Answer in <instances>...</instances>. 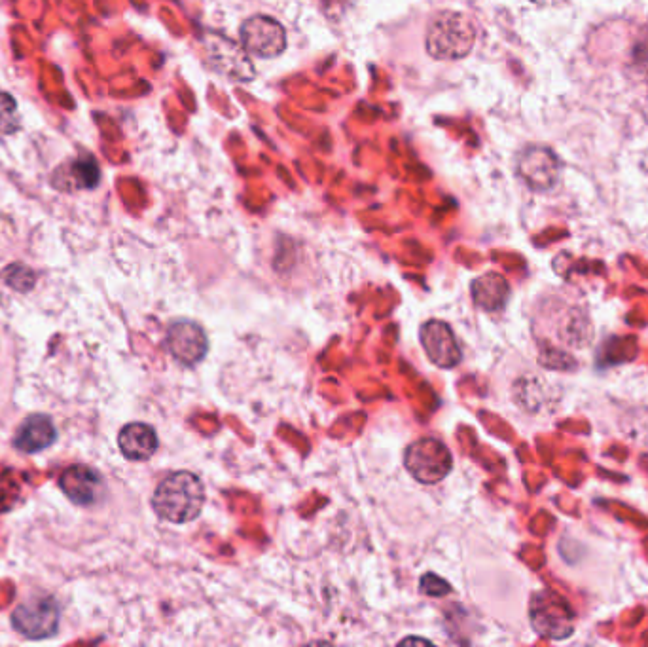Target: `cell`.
<instances>
[{"instance_id": "1", "label": "cell", "mask_w": 648, "mask_h": 647, "mask_svg": "<svg viewBox=\"0 0 648 647\" xmlns=\"http://www.w3.org/2000/svg\"><path fill=\"white\" fill-rule=\"evenodd\" d=\"M205 503V486L198 475L190 471H179L165 477L152 496V507L158 517L186 524L201 515Z\"/></svg>"}, {"instance_id": "2", "label": "cell", "mask_w": 648, "mask_h": 647, "mask_svg": "<svg viewBox=\"0 0 648 647\" xmlns=\"http://www.w3.org/2000/svg\"><path fill=\"white\" fill-rule=\"evenodd\" d=\"M476 23L461 12H442L432 18L427 29V52L440 61L467 57L476 44Z\"/></svg>"}, {"instance_id": "3", "label": "cell", "mask_w": 648, "mask_h": 647, "mask_svg": "<svg viewBox=\"0 0 648 647\" xmlns=\"http://www.w3.org/2000/svg\"><path fill=\"white\" fill-rule=\"evenodd\" d=\"M404 465L415 481L421 484H438L450 475L453 456L450 448L438 439H419L408 446Z\"/></svg>"}, {"instance_id": "4", "label": "cell", "mask_w": 648, "mask_h": 647, "mask_svg": "<svg viewBox=\"0 0 648 647\" xmlns=\"http://www.w3.org/2000/svg\"><path fill=\"white\" fill-rule=\"evenodd\" d=\"M516 175L535 192L556 188L561 177L558 154L544 145H527L516 156Z\"/></svg>"}, {"instance_id": "5", "label": "cell", "mask_w": 648, "mask_h": 647, "mask_svg": "<svg viewBox=\"0 0 648 647\" xmlns=\"http://www.w3.org/2000/svg\"><path fill=\"white\" fill-rule=\"evenodd\" d=\"M201 46L205 52L207 65L215 73L237 82L252 80L254 67L247 56L249 52L245 48H239L235 42L222 35H205L201 38Z\"/></svg>"}, {"instance_id": "6", "label": "cell", "mask_w": 648, "mask_h": 647, "mask_svg": "<svg viewBox=\"0 0 648 647\" xmlns=\"http://www.w3.org/2000/svg\"><path fill=\"white\" fill-rule=\"evenodd\" d=\"M12 627L29 640L50 638L59 627V608L52 598L19 604L12 613Z\"/></svg>"}, {"instance_id": "7", "label": "cell", "mask_w": 648, "mask_h": 647, "mask_svg": "<svg viewBox=\"0 0 648 647\" xmlns=\"http://www.w3.org/2000/svg\"><path fill=\"white\" fill-rule=\"evenodd\" d=\"M241 42L252 56L271 59L285 52L287 33L279 21L268 16H254L241 25Z\"/></svg>"}, {"instance_id": "8", "label": "cell", "mask_w": 648, "mask_h": 647, "mask_svg": "<svg viewBox=\"0 0 648 647\" xmlns=\"http://www.w3.org/2000/svg\"><path fill=\"white\" fill-rule=\"evenodd\" d=\"M531 623L540 636L567 638L573 630V611L550 592H540L531 604Z\"/></svg>"}, {"instance_id": "9", "label": "cell", "mask_w": 648, "mask_h": 647, "mask_svg": "<svg viewBox=\"0 0 648 647\" xmlns=\"http://www.w3.org/2000/svg\"><path fill=\"white\" fill-rule=\"evenodd\" d=\"M419 338L427 357L436 367L453 369L461 363V348L448 323L427 321L419 331Z\"/></svg>"}, {"instance_id": "10", "label": "cell", "mask_w": 648, "mask_h": 647, "mask_svg": "<svg viewBox=\"0 0 648 647\" xmlns=\"http://www.w3.org/2000/svg\"><path fill=\"white\" fill-rule=\"evenodd\" d=\"M59 486L65 496L82 507L95 505L105 496V479L99 471L88 465H71L63 471Z\"/></svg>"}, {"instance_id": "11", "label": "cell", "mask_w": 648, "mask_h": 647, "mask_svg": "<svg viewBox=\"0 0 648 647\" xmlns=\"http://www.w3.org/2000/svg\"><path fill=\"white\" fill-rule=\"evenodd\" d=\"M167 348L182 365H198L207 355V336L198 323L180 319L171 325L167 333Z\"/></svg>"}, {"instance_id": "12", "label": "cell", "mask_w": 648, "mask_h": 647, "mask_svg": "<svg viewBox=\"0 0 648 647\" xmlns=\"http://www.w3.org/2000/svg\"><path fill=\"white\" fill-rule=\"evenodd\" d=\"M118 446L127 460L146 462L158 450V435L154 427L143 422H133L120 431Z\"/></svg>"}, {"instance_id": "13", "label": "cell", "mask_w": 648, "mask_h": 647, "mask_svg": "<svg viewBox=\"0 0 648 647\" xmlns=\"http://www.w3.org/2000/svg\"><path fill=\"white\" fill-rule=\"evenodd\" d=\"M57 441V429L54 422L44 414L29 416L14 437V446L21 452L35 454L44 448H50Z\"/></svg>"}, {"instance_id": "14", "label": "cell", "mask_w": 648, "mask_h": 647, "mask_svg": "<svg viewBox=\"0 0 648 647\" xmlns=\"http://www.w3.org/2000/svg\"><path fill=\"white\" fill-rule=\"evenodd\" d=\"M508 283L499 274H486L472 283L474 302L487 312L501 310L508 298Z\"/></svg>"}, {"instance_id": "15", "label": "cell", "mask_w": 648, "mask_h": 647, "mask_svg": "<svg viewBox=\"0 0 648 647\" xmlns=\"http://www.w3.org/2000/svg\"><path fill=\"white\" fill-rule=\"evenodd\" d=\"M99 179H101V171L93 156H82L71 162L69 181L74 183V188H95Z\"/></svg>"}, {"instance_id": "16", "label": "cell", "mask_w": 648, "mask_h": 647, "mask_svg": "<svg viewBox=\"0 0 648 647\" xmlns=\"http://www.w3.org/2000/svg\"><path fill=\"white\" fill-rule=\"evenodd\" d=\"M19 131L18 103L10 93H0V133L12 135Z\"/></svg>"}, {"instance_id": "17", "label": "cell", "mask_w": 648, "mask_h": 647, "mask_svg": "<svg viewBox=\"0 0 648 647\" xmlns=\"http://www.w3.org/2000/svg\"><path fill=\"white\" fill-rule=\"evenodd\" d=\"M4 278H6L10 287H14L18 291H27L35 283V274L25 266H10L6 270V274H4Z\"/></svg>"}, {"instance_id": "18", "label": "cell", "mask_w": 648, "mask_h": 647, "mask_svg": "<svg viewBox=\"0 0 648 647\" xmlns=\"http://www.w3.org/2000/svg\"><path fill=\"white\" fill-rule=\"evenodd\" d=\"M421 591L425 592L427 596H436V598L438 596H446L448 592H451L450 583H446L438 575H423V579H421Z\"/></svg>"}, {"instance_id": "19", "label": "cell", "mask_w": 648, "mask_h": 647, "mask_svg": "<svg viewBox=\"0 0 648 647\" xmlns=\"http://www.w3.org/2000/svg\"><path fill=\"white\" fill-rule=\"evenodd\" d=\"M535 2L537 6H558V4H563L565 0H531Z\"/></svg>"}]
</instances>
